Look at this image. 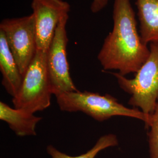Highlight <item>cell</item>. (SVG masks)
Listing matches in <instances>:
<instances>
[{
  "mask_svg": "<svg viewBox=\"0 0 158 158\" xmlns=\"http://www.w3.org/2000/svg\"><path fill=\"white\" fill-rule=\"evenodd\" d=\"M113 28L105 38L97 59L104 70L124 76L136 73L148 58L150 49L142 40L131 0H114Z\"/></svg>",
  "mask_w": 158,
  "mask_h": 158,
  "instance_id": "cell-1",
  "label": "cell"
},
{
  "mask_svg": "<svg viewBox=\"0 0 158 158\" xmlns=\"http://www.w3.org/2000/svg\"><path fill=\"white\" fill-rule=\"evenodd\" d=\"M57 103L63 111H81L99 122L115 116H123L142 121L147 128L151 122V115L145 114L135 108H130L119 103L113 96L89 91H71L55 95Z\"/></svg>",
  "mask_w": 158,
  "mask_h": 158,
  "instance_id": "cell-2",
  "label": "cell"
},
{
  "mask_svg": "<svg viewBox=\"0 0 158 158\" xmlns=\"http://www.w3.org/2000/svg\"><path fill=\"white\" fill-rule=\"evenodd\" d=\"M149 49L148 58L134 79H128L117 72L111 73L119 87L131 95L130 106L148 115L153 113L158 102V42L150 44Z\"/></svg>",
  "mask_w": 158,
  "mask_h": 158,
  "instance_id": "cell-3",
  "label": "cell"
},
{
  "mask_svg": "<svg viewBox=\"0 0 158 158\" xmlns=\"http://www.w3.org/2000/svg\"><path fill=\"white\" fill-rule=\"evenodd\" d=\"M52 94L47 66V53L37 50L23 77L19 91L12 102L14 108L34 114L51 106Z\"/></svg>",
  "mask_w": 158,
  "mask_h": 158,
  "instance_id": "cell-4",
  "label": "cell"
},
{
  "mask_svg": "<svg viewBox=\"0 0 158 158\" xmlns=\"http://www.w3.org/2000/svg\"><path fill=\"white\" fill-rule=\"evenodd\" d=\"M0 30L5 35L9 48L23 77L37 51L34 14L4 19L0 23Z\"/></svg>",
  "mask_w": 158,
  "mask_h": 158,
  "instance_id": "cell-5",
  "label": "cell"
},
{
  "mask_svg": "<svg viewBox=\"0 0 158 158\" xmlns=\"http://www.w3.org/2000/svg\"><path fill=\"white\" fill-rule=\"evenodd\" d=\"M68 19L69 15L60 21L47 52V66L53 94L55 96L61 93L79 91L70 77L67 58Z\"/></svg>",
  "mask_w": 158,
  "mask_h": 158,
  "instance_id": "cell-6",
  "label": "cell"
},
{
  "mask_svg": "<svg viewBox=\"0 0 158 158\" xmlns=\"http://www.w3.org/2000/svg\"><path fill=\"white\" fill-rule=\"evenodd\" d=\"M36 31L37 50L48 52L57 27L63 18L69 15L70 6L64 0H32Z\"/></svg>",
  "mask_w": 158,
  "mask_h": 158,
  "instance_id": "cell-7",
  "label": "cell"
},
{
  "mask_svg": "<svg viewBox=\"0 0 158 158\" xmlns=\"http://www.w3.org/2000/svg\"><path fill=\"white\" fill-rule=\"evenodd\" d=\"M0 70L2 77V85L12 98L15 97L21 88L23 77L9 48L6 36L1 30Z\"/></svg>",
  "mask_w": 158,
  "mask_h": 158,
  "instance_id": "cell-8",
  "label": "cell"
},
{
  "mask_svg": "<svg viewBox=\"0 0 158 158\" xmlns=\"http://www.w3.org/2000/svg\"><path fill=\"white\" fill-rule=\"evenodd\" d=\"M42 119L34 114L23 110L13 108L4 102H0V119L19 136L36 135V127Z\"/></svg>",
  "mask_w": 158,
  "mask_h": 158,
  "instance_id": "cell-9",
  "label": "cell"
},
{
  "mask_svg": "<svg viewBox=\"0 0 158 158\" xmlns=\"http://www.w3.org/2000/svg\"><path fill=\"white\" fill-rule=\"evenodd\" d=\"M135 4L143 42H158V0H136Z\"/></svg>",
  "mask_w": 158,
  "mask_h": 158,
  "instance_id": "cell-10",
  "label": "cell"
},
{
  "mask_svg": "<svg viewBox=\"0 0 158 158\" xmlns=\"http://www.w3.org/2000/svg\"><path fill=\"white\" fill-rule=\"evenodd\" d=\"M117 136L113 134H109L101 136L96 144L87 152L76 156H72L57 149L54 146L49 145L46 148L48 153L52 158H95L97 154L102 150L110 147L118 145Z\"/></svg>",
  "mask_w": 158,
  "mask_h": 158,
  "instance_id": "cell-11",
  "label": "cell"
},
{
  "mask_svg": "<svg viewBox=\"0 0 158 158\" xmlns=\"http://www.w3.org/2000/svg\"><path fill=\"white\" fill-rule=\"evenodd\" d=\"M147 134L150 158H158V102L151 114V122Z\"/></svg>",
  "mask_w": 158,
  "mask_h": 158,
  "instance_id": "cell-12",
  "label": "cell"
},
{
  "mask_svg": "<svg viewBox=\"0 0 158 158\" xmlns=\"http://www.w3.org/2000/svg\"><path fill=\"white\" fill-rule=\"evenodd\" d=\"M110 0H92L90 6L91 11L93 14H97L104 9L109 2Z\"/></svg>",
  "mask_w": 158,
  "mask_h": 158,
  "instance_id": "cell-13",
  "label": "cell"
}]
</instances>
